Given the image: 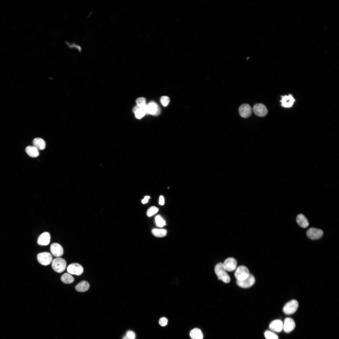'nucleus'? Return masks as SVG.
Masks as SVG:
<instances>
[{"instance_id":"nucleus-8","label":"nucleus","mask_w":339,"mask_h":339,"mask_svg":"<svg viewBox=\"0 0 339 339\" xmlns=\"http://www.w3.org/2000/svg\"><path fill=\"white\" fill-rule=\"evenodd\" d=\"M253 111L256 115L260 117L266 116L268 113V110L266 106L261 103L255 105L253 108Z\"/></svg>"},{"instance_id":"nucleus-20","label":"nucleus","mask_w":339,"mask_h":339,"mask_svg":"<svg viewBox=\"0 0 339 339\" xmlns=\"http://www.w3.org/2000/svg\"><path fill=\"white\" fill-rule=\"evenodd\" d=\"M26 151L27 154L31 157L37 158L39 154L38 150L34 146H27L26 148Z\"/></svg>"},{"instance_id":"nucleus-35","label":"nucleus","mask_w":339,"mask_h":339,"mask_svg":"<svg viewBox=\"0 0 339 339\" xmlns=\"http://www.w3.org/2000/svg\"><path fill=\"white\" fill-rule=\"evenodd\" d=\"M122 339H131L129 337H127V336L126 335V336H125L124 337H123Z\"/></svg>"},{"instance_id":"nucleus-34","label":"nucleus","mask_w":339,"mask_h":339,"mask_svg":"<svg viewBox=\"0 0 339 339\" xmlns=\"http://www.w3.org/2000/svg\"><path fill=\"white\" fill-rule=\"evenodd\" d=\"M150 198V197L149 196H146L142 200V202L143 204H145L147 203L149 199Z\"/></svg>"},{"instance_id":"nucleus-33","label":"nucleus","mask_w":339,"mask_h":339,"mask_svg":"<svg viewBox=\"0 0 339 339\" xmlns=\"http://www.w3.org/2000/svg\"><path fill=\"white\" fill-rule=\"evenodd\" d=\"M165 203V199L162 196H161L159 198V204L160 205H163Z\"/></svg>"},{"instance_id":"nucleus-25","label":"nucleus","mask_w":339,"mask_h":339,"mask_svg":"<svg viewBox=\"0 0 339 339\" xmlns=\"http://www.w3.org/2000/svg\"><path fill=\"white\" fill-rule=\"evenodd\" d=\"M153 234L158 237H162L165 236L167 233L166 230L164 229H153L152 230Z\"/></svg>"},{"instance_id":"nucleus-30","label":"nucleus","mask_w":339,"mask_h":339,"mask_svg":"<svg viewBox=\"0 0 339 339\" xmlns=\"http://www.w3.org/2000/svg\"><path fill=\"white\" fill-rule=\"evenodd\" d=\"M170 99L169 98L166 96L162 97L161 99V102L162 105L164 106H166L169 104Z\"/></svg>"},{"instance_id":"nucleus-11","label":"nucleus","mask_w":339,"mask_h":339,"mask_svg":"<svg viewBox=\"0 0 339 339\" xmlns=\"http://www.w3.org/2000/svg\"><path fill=\"white\" fill-rule=\"evenodd\" d=\"M67 270L70 274L80 276L83 273L84 269L81 265L78 263H73L69 265Z\"/></svg>"},{"instance_id":"nucleus-7","label":"nucleus","mask_w":339,"mask_h":339,"mask_svg":"<svg viewBox=\"0 0 339 339\" xmlns=\"http://www.w3.org/2000/svg\"><path fill=\"white\" fill-rule=\"evenodd\" d=\"M161 113L159 105L154 102L151 101L147 105L146 113L154 116H158Z\"/></svg>"},{"instance_id":"nucleus-10","label":"nucleus","mask_w":339,"mask_h":339,"mask_svg":"<svg viewBox=\"0 0 339 339\" xmlns=\"http://www.w3.org/2000/svg\"><path fill=\"white\" fill-rule=\"evenodd\" d=\"M237 265V260L234 258L229 257L226 259L223 264V266L226 271L232 272L236 268Z\"/></svg>"},{"instance_id":"nucleus-18","label":"nucleus","mask_w":339,"mask_h":339,"mask_svg":"<svg viewBox=\"0 0 339 339\" xmlns=\"http://www.w3.org/2000/svg\"><path fill=\"white\" fill-rule=\"evenodd\" d=\"M297 221L300 227L304 228H306L309 225V221L305 216L302 214H299L297 216Z\"/></svg>"},{"instance_id":"nucleus-21","label":"nucleus","mask_w":339,"mask_h":339,"mask_svg":"<svg viewBox=\"0 0 339 339\" xmlns=\"http://www.w3.org/2000/svg\"><path fill=\"white\" fill-rule=\"evenodd\" d=\"M34 146L38 150H43L46 147V144L45 141L41 138H36L34 139L33 142Z\"/></svg>"},{"instance_id":"nucleus-19","label":"nucleus","mask_w":339,"mask_h":339,"mask_svg":"<svg viewBox=\"0 0 339 339\" xmlns=\"http://www.w3.org/2000/svg\"><path fill=\"white\" fill-rule=\"evenodd\" d=\"M133 112L135 114L136 118L139 119L142 118L147 114L146 109L141 108L137 106L134 107Z\"/></svg>"},{"instance_id":"nucleus-28","label":"nucleus","mask_w":339,"mask_h":339,"mask_svg":"<svg viewBox=\"0 0 339 339\" xmlns=\"http://www.w3.org/2000/svg\"><path fill=\"white\" fill-rule=\"evenodd\" d=\"M265 336L266 339H278V335L273 332L267 331L265 333Z\"/></svg>"},{"instance_id":"nucleus-16","label":"nucleus","mask_w":339,"mask_h":339,"mask_svg":"<svg viewBox=\"0 0 339 339\" xmlns=\"http://www.w3.org/2000/svg\"><path fill=\"white\" fill-rule=\"evenodd\" d=\"M295 100L291 95L282 97L281 106L285 108H289L293 105Z\"/></svg>"},{"instance_id":"nucleus-14","label":"nucleus","mask_w":339,"mask_h":339,"mask_svg":"<svg viewBox=\"0 0 339 339\" xmlns=\"http://www.w3.org/2000/svg\"><path fill=\"white\" fill-rule=\"evenodd\" d=\"M295 327V323L293 319L290 318L285 319L283 324V329L286 333H289L293 331Z\"/></svg>"},{"instance_id":"nucleus-1","label":"nucleus","mask_w":339,"mask_h":339,"mask_svg":"<svg viewBox=\"0 0 339 339\" xmlns=\"http://www.w3.org/2000/svg\"><path fill=\"white\" fill-rule=\"evenodd\" d=\"M214 270L219 280L225 283L229 282L230 281V277L224 268L223 263H220L216 265Z\"/></svg>"},{"instance_id":"nucleus-9","label":"nucleus","mask_w":339,"mask_h":339,"mask_svg":"<svg viewBox=\"0 0 339 339\" xmlns=\"http://www.w3.org/2000/svg\"><path fill=\"white\" fill-rule=\"evenodd\" d=\"M255 282V279L254 276L250 274L247 278L242 281L237 280V285L242 288H247L251 287L253 285Z\"/></svg>"},{"instance_id":"nucleus-3","label":"nucleus","mask_w":339,"mask_h":339,"mask_svg":"<svg viewBox=\"0 0 339 339\" xmlns=\"http://www.w3.org/2000/svg\"><path fill=\"white\" fill-rule=\"evenodd\" d=\"M298 306V301L296 300H292L285 304L283 308V311L286 314H293L297 311Z\"/></svg>"},{"instance_id":"nucleus-6","label":"nucleus","mask_w":339,"mask_h":339,"mask_svg":"<svg viewBox=\"0 0 339 339\" xmlns=\"http://www.w3.org/2000/svg\"><path fill=\"white\" fill-rule=\"evenodd\" d=\"M323 234V231L322 230L314 228H310L306 233L307 237L312 240L319 239L322 237Z\"/></svg>"},{"instance_id":"nucleus-22","label":"nucleus","mask_w":339,"mask_h":339,"mask_svg":"<svg viewBox=\"0 0 339 339\" xmlns=\"http://www.w3.org/2000/svg\"><path fill=\"white\" fill-rule=\"evenodd\" d=\"M90 285L86 281H82L77 285L75 289L77 291L80 292H85L89 289Z\"/></svg>"},{"instance_id":"nucleus-13","label":"nucleus","mask_w":339,"mask_h":339,"mask_svg":"<svg viewBox=\"0 0 339 339\" xmlns=\"http://www.w3.org/2000/svg\"><path fill=\"white\" fill-rule=\"evenodd\" d=\"M50 250L52 254L57 257H60L64 253V249L62 246L57 243L52 244L50 246Z\"/></svg>"},{"instance_id":"nucleus-23","label":"nucleus","mask_w":339,"mask_h":339,"mask_svg":"<svg viewBox=\"0 0 339 339\" xmlns=\"http://www.w3.org/2000/svg\"><path fill=\"white\" fill-rule=\"evenodd\" d=\"M190 335L193 339H203V338L202 333L201 330L198 329H195L192 330Z\"/></svg>"},{"instance_id":"nucleus-24","label":"nucleus","mask_w":339,"mask_h":339,"mask_svg":"<svg viewBox=\"0 0 339 339\" xmlns=\"http://www.w3.org/2000/svg\"><path fill=\"white\" fill-rule=\"evenodd\" d=\"M61 280L65 284H70L74 282V279L70 273H66L62 275Z\"/></svg>"},{"instance_id":"nucleus-32","label":"nucleus","mask_w":339,"mask_h":339,"mask_svg":"<svg viewBox=\"0 0 339 339\" xmlns=\"http://www.w3.org/2000/svg\"><path fill=\"white\" fill-rule=\"evenodd\" d=\"M126 336L131 339H135L136 337L135 333L132 331H128L126 333Z\"/></svg>"},{"instance_id":"nucleus-31","label":"nucleus","mask_w":339,"mask_h":339,"mask_svg":"<svg viewBox=\"0 0 339 339\" xmlns=\"http://www.w3.org/2000/svg\"><path fill=\"white\" fill-rule=\"evenodd\" d=\"M159 324L162 326H165L168 323V320L166 318L163 317L160 319L159 321Z\"/></svg>"},{"instance_id":"nucleus-29","label":"nucleus","mask_w":339,"mask_h":339,"mask_svg":"<svg viewBox=\"0 0 339 339\" xmlns=\"http://www.w3.org/2000/svg\"><path fill=\"white\" fill-rule=\"evenodd\" d=\"M159 209L155 206H152L150 208L147 210V214L148 217H152L154 215L158 213L159 211Z\"/></svg>"},{"instance_id":"nucleus-26","label":"nucleus","mask_w":339,"mask_h":339,"mask_svg":"<svg viewBox=\"0 0 339 339\" xmlns=\"http://www.w3.org/2000/svg\"><path fill=\"white\" fill-rule=\"evenodd\" d=\"M146 102V99L144 98H138L136 101L137 106L141 108L146 109L147 105Z\"/></svg>"},{"instance_id":"nucleus-4","label":"nucleus","mask_w":339,"mask_h":339,"mask_svg":"<svg viewBox=\"0 0 339 339\" xmlns=\"http://www.w3.org/2000/svg\"><path fill=\"white\" fill-rule=\"evenodd\" d=\"M250 274L248 269L244 266H239L235 273V278L237 281H243L247 278Z\"/></svg>"},{"instance_id":"nucleus-15","label":"nucleus","mask_w":339,"mask_h":339,"mask_svg":"<svg viewBox=\"0 0 339 339\" xmlns=\"http://www.w3.org/2000/svg\"><path fill=\"white\" fill-rule=\"evenodd\" d=\"M270 330L277 332H280L283 329V323L280 320H276L272 321L269 326Z\"/></svg>"},{"instance_id":"nucleus-12","label":"nucleus","mask_w":339,"mask_h":339,"mask_svg":"<svg viewBox=\"0 0 339 339\" xmlns=\"http://www.w3.org/2000/svg\"><path fill=\"white\" fill-rule=\"evenodd\" d=\"M239 112L241 116L244 118L250 117L252 114V109L248 104L241 105L239 109Z\"/></svg>"},{"instance_id":"nucleus-5","label":"nucleus","mask_w":339,"mask_h":339,"mask_svg":"<svg viewBox=\"0 0 339 339\" xmlns=\"http://www.w3.org/2000/svg\"><path fill=\"white\" fill-rule=\"evenodd\" d=\"M37 259L41 265L47 266L51 263L53 261V257L49 253L43 252L38 255Z\"/></svg>"},{"instance_id":"nucleus-27","label":"nucleus","mask_w":339,"mask_h":339,"mask_svg":"<svg viewBox=\"0 0 339 339\" xmlns=\"http://www.w3.org/2000/svg\"><path fill=\"white\" fill-rule=\"evenodd\" d=\"M155 222L157 225L160 227H162L165 225L166 222L160 215H158L155 217Z\"/></svg>"},{"instance_id":"nucleus-17","label":"nucleus","mask_w":339,"mask_h":339,"mask_svg":"<svg viewBox=\"0 0 339 339\" xmlns=\"http://www.w3.org/2000/svg\"><path fill=\"white\" fill-rule=\"evenodd\" d=\"M51 236L48 232H45L41 234L38 238V243L41 245H48L50 241Z\"/></svg>"},{"instance_id":"nucleus-2","label":"nucleus","mask_w":339,"mask_h":339,"mask_svg":"<svg viewBox=\"0 0 339 339\" xmlns=\"http://www.w3.org/2000/svg\"><path fill=\"white\" fill-rule=\"evenodd\" d=\"M66 265L65 260L60 257H57L52 261V267L55 271L60 273L65 270Z\"/></svg>"}]
</instances>
